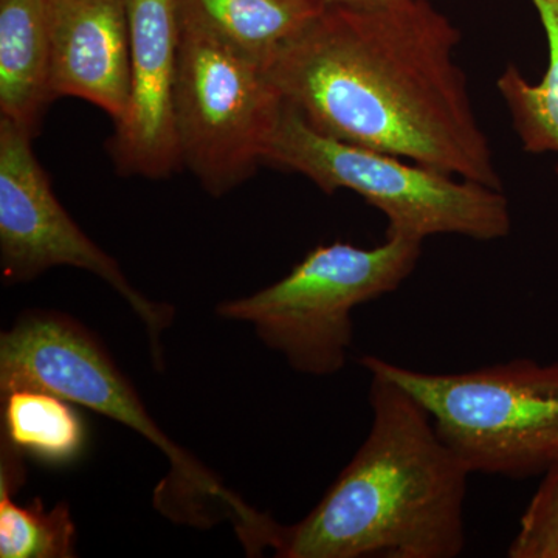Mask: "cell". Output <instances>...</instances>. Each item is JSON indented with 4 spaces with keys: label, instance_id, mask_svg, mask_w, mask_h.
<instances>
[{
    "label": "cell",
    "instance_id": "obj_14",
    "mask_svg": "<svg viewBox=\"0 0 558 558\" xmlns=\"http://www.w3.org/2000/svg\"><path fill=\"white\" fill-rule=\"evenodd\" d=\"M22 457L0 442V557H76V529L65 502L46 510L39 498L28 506L14 501L13 492L25 480Z\"/></svg>",
    "mask_w": 558,
    "mask_h": 558
},
{
    "label": "cell",
    "instance_id": "obj_16",
    "mask_svg": "<svg viewBox=\"0 0 558 558\" xmlns=\"http://www.w3.org/2000/svg\"><path fill=\"white\" fill-rule=\"evenodd\" d=\"M510 558H558V464L543 475L510 543Z\"/></svg>",
    "mask_w": 558,
    "mask_h": 558
},
{
    "label": "cell",
    "instance_id": "obj_5",
    "mask_svg": "<svg viewBox=\"0 0 558 558\" xmlns=\"http://www.w3.org/2000/svg\"><path fill=\"white\" fill-rule=\"evenodd\" d=\"M360 363L413 396L470 473L523 480L558 464V362L520 359L457 374L376 355Z\"/></svg>",
    "mask_w": 558,
    "mask_h": 558
},
{
    "label": "cell",
    "instance_id": "obj_1",
    "mask_svg": "<svg viewBox=\"0 0 558 558\" xmlns=\"http://www.w3.org/2000/svg\"><path fill=\"white\" fill-rule=\"evenodd\" d=\"M459 43L428 0L325 7L264 69L315 131L502 190L454 62Z\"/></svg>",
    "mask_w": 558,
    "mask_h": 558
},
{
    "label": "cell",
    "instance_id": "obj_7",
    "mask_svg": "<svg viewBox=\"0 0 558 558\" xmlns=\"http://www.w3.org/2000/svg\"><path fill=\"white\" fill-rule=\"evenodd\" d=\"M282 102L263 64L179 16L175 135L182 167L208 194L255 174Z\"/></svg>",
    "mask_w": 558,
    "mask_h": 558
},
{
    "label": "cell",
    "instance_id": "obj_4",
    "mask_svg": "<svg viewBox=\"0 0 558 558\" xmlns=\"http://www.w3.org/2000/svg\"><path fill=\"white\" fill-rule=\"evenodd\" d=\"M263 165L299 172L326 194L354 191L384 213L387 236L495 241L508 236L512 226L502 190L328 137L288 102L266 140Z\"/></svg>",
    "mask_w": 558,
    "mask_h": 558
},
{
    "label": "cell",
    "instance_id": "obj_9",
    "mask_svg": "<svg viewBox=\"0 0 558 558\" xmlns=\"http://www.w3.org/2000/svg\"><path fill=\"white\" fill-rule=\"evenodd\" d=\"M131 97L108 149L121 175L167 179L182 168L174 123L175 0H128Z\"/></svg>",
    "mask_w": 558,
    "mask_h": 558
},
{
    "label": "cell",
    "instance_id": "obj_15",
    "mask_svg": "<svg viewBox=\"0 0 558 558\" xmlns=\"http://www.w3.org/2000/svg\"><path fill=\"white\" fill-rule=\"evenodd\" d=\"M532 3L548 39V70L539 83L532 84L515 65H509L497 87L524 150L558 154V0Z\"/></svg>",
    "mask_w": 558,
    "mask_h": 558
},
{
    "label": "cell",
    "instance_id": "obj_17",
    "mask_svg": "<svg viewBox=\"0 0 558 558\" xmlns=\"http://www.w3.org/2000/svg\"><path fill=\"white\" fill-rule=\"evenodd\" d=\"M326 7H349V9H376V7L391 5L402 0H319Z\"/></svg>",
    "mask_w": 558,
    "mask_h": 558
},
{
    "label": "cell",
    "instance_id": "obj_6",
    "mask_svg": "<svg viewBox=\"0 0 558 558\" xmlns=\"http://www.w3.org/2000/svg\"><path fill=\"white\" fill-rule=\"evenodd\" d=\"M422 242L387 236L373 248L347 242L318 245L284 278L244 299L223 301L216 314L247 323L290 368L332 376L347 366L352 311L398 290L416 269Z\"/></svg>",
    "mask_w": 558,
    "mask_h": 558
},
{
    "label": "cell",
    "instance_id": "obj_10",
    "mask_svg": "<svg viewBox=\"0 0 558 558\" xmlns=\"http://www.w3.org/2000/svg\"><path fill=\"white\" fill-rule=\"evenodd\" d=\"M53 98L98 106L119 123L131 97L128 0H47Z\"/></svg>",
    "mask_w": 558,
    "mask_h": 558
},
{
    "label": "cell",
    "instance_id": "obj_11",
    "mask_svg": "<svg viewBox=\"0 0 558 558\" xmlns=\"http://www.w3.org/2000/svg\"><path fill=\"white\" fill-rule=\"evenodd\" d=\"M51 92L47 0H0V117L38 134Z\"/></svg>",
    "mask_w": 558,
    "mask_h": 558
},
{
    "label": "cell",
    "instance_id": "obj_2",
    "mask_svg": "<svg viewBox=\"0 0 558 558\" xmlns=\"http://www.w3.org/2000/svg\"><path fill=\"white\" fill-rule=\"evenodd\" d=\"M365 442L325 497L282 526V558H453L465 545L468 468L405 389L371 374Z\"/></svg>",
    "mask_w": 558,
    "mask_h": 558
},
{
    "label": "cell",
    "instance_id": "obj_13",
    "mask_svg": "<svg viewBox=\"0 0 558 558\" xmlns=\"http://www.w3.org/2000/svg\"><path fill=\"white\" fill-rule=\"evenodd\" d=\"M2 440L49 465H69L86 449L87 433L72 402L38 388L0 396Z\"/></svg>",
    "mask_w": 558,
    "mask_h": 558
},
{
    "label": "cell",
    "instance_id": "obj_8",
    "mask_svg": "<svg viewBox=\"0 0 558 558\" xmlns=\"http://www.w3.org/2000/svg\"><path fill=\"white\" fill-rule=\"evenodd\" d=\"M36 135L0 117V269L5 284L33 281L53 267L95 275L130 304L145 326L157 369L165 366L161 333L175 312L138 292L120 264L80 229L51 190L33 153Z\"/></svg>",
    "mask_w": 558,
    "mask_h": 558
},
{
    "label": "cell",
    "instance_id": "obj_3",
    "mask_svg": "<svg viewBox=\"0 0 558 558\" xmlns=\"http://www.w3.org/2000/svg\"><path fill=\"white\" fill-rule=\"evenodd\" d=\"M17 388L46 389L156 446L171 465L154 494V505L168 519L202 527L231 520L248 553H263L274 542L278 524L231 494L157 427L106 348L76 319L32 311L0 333V396Z\"/></svg>",
    "mask_w": 558,
    "mask_h": 558
},
{
    "label": "cell",
    "instance_id": "obj_12",
    "mask_svg": "<svg viewBox=\"0 0 558 558\" xmlns=\"http://www.w3.org/2000/svg\"><path fill=\"white\" fill-rule=\"evenodd\" d=\"M196 22L266 68L277 51L325 10L319 0H175Z\"/></svg>",
    "mask_w": 558,
    "mask_h": 558
}]
</instances>
